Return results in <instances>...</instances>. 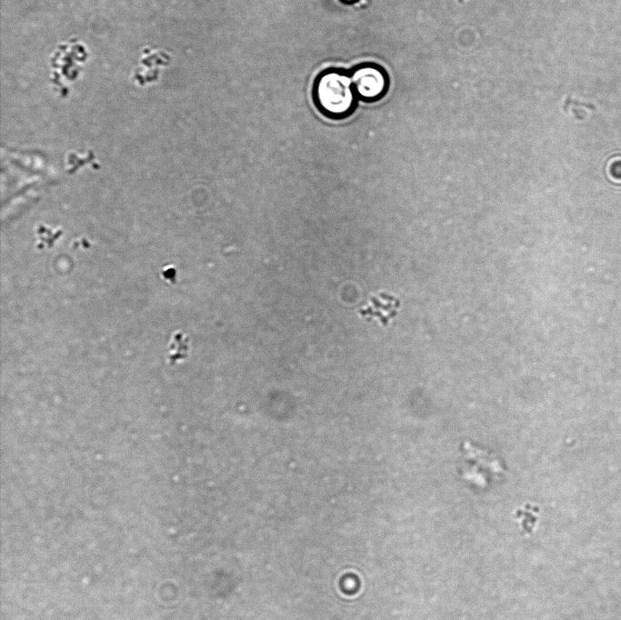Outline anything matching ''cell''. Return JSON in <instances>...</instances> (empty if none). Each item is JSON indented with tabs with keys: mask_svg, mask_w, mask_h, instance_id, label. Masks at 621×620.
I'll use <instances>...</instances> for the list:
<instances>
[{
	"mask_svg": "<svg viewBox=\"0 0 621 620\" xmlns=\"http://www.w3.org/2000/svg\"><path fill=\"white\" fill-rule=\"evenodd\" d=\"M395 299L392 297H387V295L381 299L374 297L372 300H370V304L360 311V314L363 316H376L379 318L380 322H382L384 325H386L388 320L396 315L398 303L386 307L384 306L390 304Z\"/></svg>",
	"mask_w": 621,
	"mask_h": 620,
	"instance_id": "3",
	"label": "cell"
},
{
	"mask_svg": "<svg viewBox=\"0 0 621 620\" xmlns=\"http://www.w3.org/2000/svg\"><path fill=\"white\" fill-rule=\"evenodd\" d=\"M463 451L469 460H472L485 467L489 469L493 473H502L503 466L501 463L496 460V458L491 456L488 453L480 450L479 448L472 445L470 443H466L463 445Z\"/></svg>",
	"mask_w": 621,
	"mask_h": 620,
	"instance_id": "4",
	"label": "cell"
},
{
	"mask_svg": "<svg viewBox=\"0 0 621 620\" xmlns=\"http://www.w3.org/2000/svg\"><path fill=\"white\" fill-rule=\"evenodd\" d=\"M341 1H343V2H345V3H346V4H349V3H354V2H356V0H341Z\"/></svg>",
	"mask_w": 621,
	"mask_h": 620,
	"instance_id": "5",
	"label": "cell"
},
{
	"mask_svg": "<svg viewBox=\"0 0 621 620\" xmlns=\"http://www.w3.org/2000/svg\"><path fill=\"white\" fill-rule=\"evenodd\" d=\"M312 98L317 110L333 120L351 115L358 101L349 71L333 67L324 69L316 76Z\"/></svg>",
	"mask_w": 621,
	"mask_h": 620,
	"instance_id": "1",
	"label": "cell"
},
{
	"mask_svg": "<svg viewBox=\"0 0 621 620\" xmlns=\"http://www.w3.org/2000/svg\"><path fill=\"white\" fill-rule=\"evenodd\" d=\"M349 73L358 100L375 102L386 93L388 77L379 65L362 63L354 66Z\"/></svg>",
	"mask_w": 621,
	"mask_h": 620,
	"instance_id": "2",
	"label": "cell"
}]
</instances>
